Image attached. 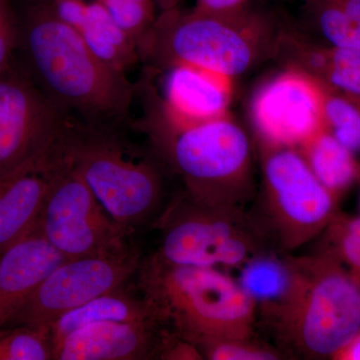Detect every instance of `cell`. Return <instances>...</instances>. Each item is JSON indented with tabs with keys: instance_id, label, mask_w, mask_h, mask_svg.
Wrapping results in <instances>:
<instances>
[{
	"instance_id": "obj_1",
	"label": "cell",
	"mask_w": 360,
	"mask_h": 360,
	"mask_svg": "<svg viewBox=\"0 0 360 360\" xmlns=\"http://www.w3.org/2000/svg\"><path fill=\"white\" fill-rule=\"evenodd\" d=\"M20 63L63 115L94 129L122 131L132 124L139 85L106 65L49 0L26 7L18 21Z\"/></svg>"
},
{
	"instance_id": "obj_2",
	"label": "cell",
	"mask_w": 360,
	"mask_h": 360,
	"mask_svg": "<svg viewBox=\"0 0 360 360\" xmlns=\"http://www.w3.org/2000/svg\"><path fill=\"white\" fill-rule=\"evenodd\" d=\"M288 25L278 13L252 4L232 13L175 7L158 14L139 58L158 71L184 65L241 77L276 58Z\"/></svg>"
},
{
	"instance_id": "obj_3",
	"label": "cell",
	"mask_w": 360,
	"mask_h": 360,
	"mask_svg": "<svg viewBox=\"0 0 360 360\" xmlns=\"http://www.w3.org/2000/svg\"><path fill=\"white\" fill-rule=\"evenodd\" d=\"M137 272L139 290L161 324L200 352L217 341L255 336V304L219 269L170 264L155 253Z\"/></svg>"
},
{
	"instance_id": "obj_4",
	"label": "cell",
	"mask_w": 360,
	"mask_h": 360,
	"mask_svg": "<svg viewBox=\"0 0 360 360\" xmlns=\"http://www.w3.org/2000/svg\"><path fill=\"white\" fill-rule=\"evenodd\" d=\"M139 127L195 202L245 208L257 193L250 139L231 113L187 129H170L146 120Z\"/></svg>"
},
{
	"instance_id": "obj_5",
	"label": "cell",
	"mask_w": 360,
	"mask_h": 360,
	"mask_svg": "<svg viewBox=\"0 0 360 360\" xmlns=\"http://www.w3.org/2000/svg\"><path fill=\"white\" fill-rule=\"evenodd\" d=\"M122 132L70 120L60 148L111 219L131 233L160 219L165 181L160 158L137 156Z\"/></svg>"
},
{
	"instance_id": "obj_6",
	"label": "cell",
	"mask_w": 360,
	"mask_h": 360,
	"mask_svg": "<svg viewBox=\"0 0 360 360\" xmlns=\"http://www.w3.org/2000/svg\"><path fill=\"white\" fill-rule=\"evenodd\" d=\"M303 262L302 295L274 335L297 356L333 359L360 333V281L322 250Z\"/></svg>"
},
{
	"instance_id": "obj_7",
	"label": "cell",
	"mask_w": 360,
	"mask_h": 360,
	"mask_svg": "<svg viewBox=\"0 0 360 360\" xmlns=\"http://www.w3.org/2000/svg\"><path fill=\"white\" fill-rule=\"evenodd\" d=\"M262 187L250 212L270 245L291 252L321 236L338 200L314 176L298 149L259 143Z\"/></svg>"
},
{
	"instance_id": "obj_8",
	"label": "cell",
	"mask_w": 360,
	"mask_h": 360,
	"mask_svg": "<svg viewBox=\"0 0 360 360\" xmlns=\"http://www.w3.org/2000/svg\"><path fill=\"white\" fill-rule=\"evenodd\" d=\"M158 224L161 245L156 253L170 264L238 269L274 248L245 208L201 205L186 194L163 210Z\"/></svg>"
},
{
	"instance_id": "obj_9",
	"label": "cell",
	"mask_w": 360,
	"mask_h": 360,
	"mask_svg": "<svg viewBox=\"0 0 360 360\" xmlns=\"http://www.w3.org/2000/svg\"><path fill=\"white\" fill-rule=\"evenodd\" d=\"M37 224L66 257L108 255L127 248L130 232L101 205L70 160L60 141L54 151L51 184Z\"/></svg>"
},
{
	"instance_id": "obj_10",
	"label": "cell",
	"mask_w": 360,
	"mask_h": 360,
	"mask_svg": "<svg viewBox=\"0 0 360 360\" xmlns=\"http://www.w3.org/2000/svg\"><path fill=\"white\" fill-rule=\"evenodd\" d=\"M141 262L139 251L130 245L108 255L68 259L44 279L6 328L51 326L71 310L127 286Z\"/></svg>"
},
{
	"instance_id": "obj_11",
	"label": "cell",
	"mask_w": 360,
	"mask_h": 360,
	"mask_svg": "<svg viewBox=\"0 0 360 360\" xmlns=\"http://www.w3.org/2000/svg\"><path fill=\"white\" fill-rule=\"evenodd\" d=\"M70 122L14 60L0 72V176L51 151Z\"/></svg>"
},
{
	"instance_id": "obj_12",
	"label": "cell",
	"mask_w": 360,
	"mask_h": 360,
	"mask_svg": "<svg viewBox=\"0 0 360 360\" xmlns=\"http://www.w3.org/2000/svg\"><path fill=\"white\" fill-rule=\"evenodd\" d=\"M250 120L259 143L300 149L324 129L321 84L284 68L255 92Z\"/></svg>"
},
{
	"instance_id": "obj_13",
	"label": "cell",
	"mask_w": 360,
	"mask_h": 360,
	"mask_svg": "<svg viewBox=\"0 0 360 360\" xmlns=\"http://www.w3.org/2000/svg\"><path fill=\"white\" fill-rule=\"evenodd\" d=\"M165 97L158 98L148 87L146 120L170 129H182L229 115L233 78L191 65L165 70Z\"/></svg>"
},
{
	"instance_id": "obj_14",
	"label": "cell",
	"mask_w": 360,
	"mask_h": 360,
	"mask_svg": "<svg viewBox=\"0 0 360 360\" xmlns=\"http://www.w3.org/2000/svg\"><path fill=\"white\" fill-rule=\"evenodd\" d=\"M286 253L274 248L260 251L238 267L236 278L255 304L257 322L272 333L290 316L304 285L303 257Z\"/></svg>"
},
{
	"instance_id": "obj_15",
	"label": "cell",
	"mask_w": 360,
	"mask_h": 360,
	"mask_svg": "<svg viewBox=\"0 0 360 360\" xmlns=\"http://www.w3.org/2000/svg\"><path fill=\"white\" fill-rule=\"evenodd\" d=\"M167 333L158 321L98 322L66 336L54 349L53 359H158Z\"/></svg>"
},
{
	"instance_id": "obj_16",
	"label": "cell",
	"mask_w": 360,
	"mask_h": 360,
	"mask_svg": "<svg viewBox=\"0 0 360 360\" xmlns=\"http://www.w3.org/2000/svg\"><path fill=\"white\" fill-rule=\"evenodd\" d=\"M70 259L35 224L0 253V330L59 265Z\"/></svg>"
},
{
	"instance_id": "obj_17",
	"label": "cell",
	"mask_w": 360,
	"mask_h": 360,
	"mask_svg": "<svg viewBox=\"0 0 360 360\" xmlns=\"http://www.w3.org/2000/svg\"><path fill=\"white\" fill-rule=\"evenodd\" d=\"M274 59L330 89L360 97L359 49L323 44L290 23Z\"/></svg>"
},
{
	"instance_id": "obj_18",
	"label": "cell",
	"mask_w": 360,
	"mask_h": 360,
	"mask_svg": "<svg viewBox=\"0 0 360 360\" xmlns=\"http://www.w3.org/2000/svg\"><path fill=\"white\" fill-rule=\"evenodd\" d=\"M56 148L0 176V253L37 224L51 184Z\"/></svg>"
},
{
	"instance_id": "obj_19",
	"label": "cell",
	"mask_w": 360,
	"mask_h": 360,
	"mask_svg": "<svg viewBox=\"0 0 360 360\" xmlns=\"http://www.w3.org/2000/svg\"><path fill=\"white\" fill-rule=\"evenodd\" d=\"M160 321V319L153 305L143 295L130 292L127 286L104 293L68 312L49 326L53 352L66 336L90 324L104 321Z\"/></svg>"
},
{
	"instance_id": "obj_20",
	"label": "cell",
	"mask_w": 360,
	"mask_h": 360,
	"mask_svg": "<svg viewBox=\"0 0 360 360\" xmlns=\"http://www.w3.org/2000/svg\"><path fill=\"white\" fill-rule=\"evenodd\" d=\"M71 27L97 58L116 70L127 73L141 60L136 45L96 0L87 1L84 13Z\"/></svg>"
},
{
	"instance_id": "obj_21",
	"label": "cell",
	"mask_w": 360,
	"mask_h": 360,
	"mask_svg": "<svg viewBox=\"0 0 360 360\" xmlns=\"http://www.w3.org/2000/svg\"><path fill=\"white\" fill-rule=\"evenodd\" d=\"M298 150L314 176L338 200L357 182L359 161L326 129L312 136Z\"/></svg>"
},
{
	"instance_id": "obj_22",
	"label": "cell",
	"mask_w": 360,
	"mask_h": 360,
	"mask_svg": "<svg viewBox=\"0 0 360 360\" xmlns=\"http://www.w3.org/2000/svg\"><path fill=\"white\" fill-rule=\"evenodd\" d=\"M319 84L322 89L324 129L354 155L360 153L359 106L348 94Z\"/></svg>"
},
{
	"instance_id": "obj_23",
	"label": "cell",
	"mask_w": 360,
	"mask_h": 360,
	"mask_svg": "<svg viewBox=\"0 0 360 360\" xmlns=\"http://www.w3.org/2000/svg\"><path fill=\"white\" fill-rule=\"evenodd\" d=\"M53 359L49 326H18L0 330V360Z\"/></svg>"
},
{
	"instance_id": "obj_24",
	"label": "cell",
	"mask_w": 360,
	"mask_h": 360,
	"mask_svg": "<svg viewBox=\"0 0 360 360\" xmlns=\"http://www.w3.org/2000/svg\"><path fill=\"white\" fill-rule=\"evenodd\" d=\"M129 35L139 49L146 41L158 18L155 0H96Z\"/></svg>"
},
{
	"instance_id": "obj_25",
	"label": "cell",
	"mask_w": 360,
	"mask_h": 360,
	"mask_svg": "<svg viewBox=\"0 0 360 360\" xmlns=\"http://www.w3.org/2000/svg\"><path fill=\"white\" fill-rule=\"evenodd\" d=\"M201 354L210 360H277L283 356L276 348L253 338L217 341L203 347Z\"/></svg>"
},
{
	"instance_id": "obj_26",
	"label": "cell",
	"mask_w": 360,
	"mask_h": 360,
	"mask_svg": "<svg viewBox=\"0 0 360 360\" xmlns=\"http://www.w3.org/2000/svg\"><path fill=\"white\" fill-rule=\"evenodd\" d=\"M18 20L8 0H0V72L13 65L18 49Z\"/></svg>"
},
{
	"instance_id": "obj_27",
	"label": "cell",
	"mask_w": 360,
	"mask_h": 360,
	"mask_svg": "<svg viewBox=\"0 0 360 360\" xmlns=\"http://www.w3.org/2000/svg\"><path fill=\"white\" fill-rule=\"evenodd\" d=\"M250 4L251 0H196L194 9L207 13H232Z\"/></svg>"
},
{
	"instance_id": "obj_28",
	"label": "cell",
	"mask_w": 360,
	"mask_h": 360,
	"mask_svg": "<svg viewBox=\"0 0 360 360\" xmlns=\"http://www.w3.org/2000/svg\"><path fill=\"white\" fill-rule=\"evenodd\" d=\"M345 11L355 42L360 49V0H338Z\"/></svg>"
},
{
	"instance_id": "obj_29",
	"label": "cell",
	"mask_w": 360,
	"mask_h": 360,
	"mask_svg": "<svg viewBox=\"0 0 360 360\" xmlns=\"http://www.w3.org/2000/svg\"><path fill=\"white\" fill-rule=\"evenodd\" d=\"M335 360H360V333L333 357Z\"/></svg>"
},
{
	"instance_id": "obj_30",
	"label": "cell",
	"mask_w": 360,
	"mask_h": 360,
	"mask_svg": "<svg viewBox=\"0 0 360 360\" xmlns=\"http://www.w3.org/2000/svg\"><path fill=\"white\" fill-rule=\"evenodd\" d=\"M156 7H158V13L162 11H169V9L179 7L182 2L186 0H155Z\"/></svg>"
},
{
	"instance_id": "obj_31",
	"label": "cell",
	"mask_w": 360,
	"mask_h": 360,
	"mask_svg": "<svg viewBox=\"0 0 360 360\" xmlns=\"http://www.w3.org/2000/svg\"><path fill=\"white\" fill-rule=\"evenodd\" d=\"M342 217L348 229L360 238V217H347L345 214Z\"/></svg>"
},
{
	"instance_id": "obj_32",
	"label": "cell",
	"mask_w": 360,
	"mask_h": 360,
	"mask_svg": "<svg viewBox=\"0 0 360 360\" xmlns=\"http://www.w3.org/2000/svg\"><path fill=\"white\" fill-rule=\"evenodd\" d=\"M348 96H349V94H348ZM350 97H352V98L354 99V103H356L357 105H359V108H360V97L354 96H350Z\"/></svg>"
},
{
	"instance_id": "obj_33",
	"label": "cell",
	"mask_w": 360,
	"mask_h": 360,
	"mask_svg": "<svg viewBox=\"0 0 360 360\" xmlns=\"http://www.w3.org/2000/svg\"><path fill=\"white\" fill-rule=\"evenodd\" d=\"M277 1H291V0H277ZM302 1V0H300Z\"/></svg>"
}]
</instances>
